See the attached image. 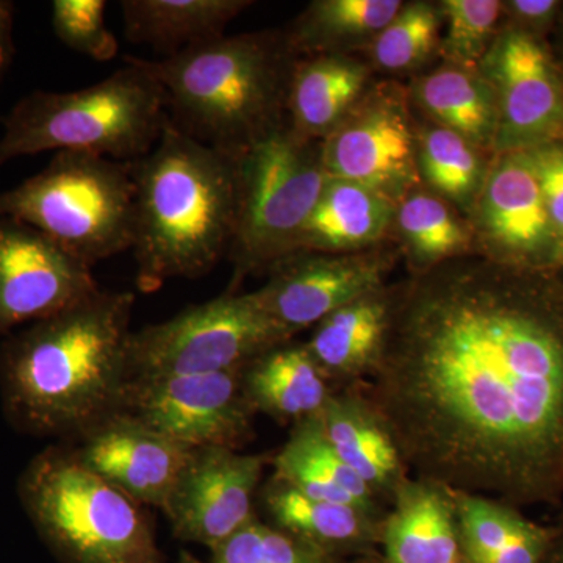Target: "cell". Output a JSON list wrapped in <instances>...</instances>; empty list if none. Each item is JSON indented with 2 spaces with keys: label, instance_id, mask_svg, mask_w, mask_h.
I'll list each match as a JSON object with an SVG mask.
<instances>
[{
  "label": "cell",
  "instance_id": "obj_33",
  "mask_svg": "<svg viewBox=\"0 0 563 563\" xmlns=\"http://www.w3.org/2000/svg\"><path fill=\"white\" fill-rule=\"evenodd\" d=\"M442 14L428 2L402 5L387 27L373 38L372 57L385 70L417 68L439 51Z\"/></svg>",
  "mask_w": 563,
  "mask_h": 563
},
{
  "label": "cell",
  "instance_id": "obj_14",
  "mask_svg": "<svg viewBox=\"0 0 563 563\" xmlns=\"http://www.w3.org/2000/svg\"><path fill=\"white\" fill-rule=\"evenodd\" d=\"M395 255L366 250L347 254L296 251L269 266L255 299L291 336L325 317L387 287Z\"/></svg>",
  "mask_w": 563,
  "mask_h": 563
},
{
  "label": "cell",
  "instance_id": "obj_21",
  "mask_svg": "<svg viewBox=\"0 0 563 563\" xmlns=\"http://www.w3.org/2000/svg\"><path fill=\"white\" fill-rule=\"evenodd\" d=\"M391 321V287L369 292L325 317L306 343L335 390L369 379Z\"/></svg>",
  "mask_w": 563,
  "mask_h": 563
},
{
  "label": "cell",
  "instance_id": "obj_41",
  "mask_svg": "<svg viewBox=\"0 0 563 563\" xmlns=\"http://www.w3.org/2000/svg\"><path fill=\"white\" fill-rule=\"evenodd\" d=\"M555 35H558V41H555V58H558V62L561 63V66L563 68V9L561 13V18H559L558 27H555L554 31Z\"/></svg>",
  "mask_w": 563,
  "mask_h": 563
},
{
  "label": "cell",
  "instance_id": "obj_23",
  "mask_svg": "<svg viewBox=\"0 0 563 563\" xmlns=\"http://www.w3.org/2000/svg\"><path fill=\"white\" fill-rule=\"evenodd\" d=\"M451 490V488H450ZM453 492L461 555L470 563H544L553 526L490 496Z\"/></svg>",
  "mask_w": 563,
  "mask_h": 563
},
{
  "label": "cell",
  "instance_id": "obj_13",
  "mask_svg": "<svg viewBox=\"0 0 563 563\" xmlns=\"http://www.w3.org/2000/svg\"><path fill=\"white\" fill-rule=\"evenodd\" d=\"M101 290L92 266L27 222L0 217V336Z\"/></svg>",
  "mask_w": 563,
  "mask_h": 563
},
{
  "label": "cell",
  "instance_id": "obj_35",
  "mask_svg": "<svg viewBox=\"0 0 563 563\" xmlns=\"http://www.w3.org/2000/svg\"><path fill=\"white\" fill-rule=\"evenodd\" d=\"M106 9V0H55L51 20L55 36L91 60H113L120 43L107 27Z\"/></svg>",
  "mask_w": 563,
  "mask_h": 563
},
{
  "label": "cell",
  "instance_id": "obj_18",
  "mask_svg": "<svg viewBox=\"0 0 563 563\" xmlns=\"http://www.w3.org/2000/svg\"><path fill=\"white\" fill-rule=\"evenodd\" d=\"M314 418L332 450L385 507H390L410 470L361 385L333 391Z\"/></svg>",
  "mask_w": 563,
  "mask_h": 563
},
{
  "label": "cell",
  "instance_id": "obj_16",
  "mask_svg": "<svg viewBox=\"0 0 563 563\" xmlns=\"http://www.w3.org/2000/svg\"><path fill=\"white\" fill-rule=\"evenodd\" d=\"M321 154L329 176L372 188L395 203L420 179L417 136L401 96L395 92L361 99L321 141Z\"/></svg>",
  "mask_w": 563,
  "mask_h": 563
},
{
  "label": "cell",
  "instance_id": "obj_42",
  "mask_svg": "<svg viewBox=\"0 0 563 563\" xmlns=\"http://www.w3.org/2000/svg\"><path fill=\"white\" fill-rule=\"evenodd\" d=\"M177 563H207V562H202V561H199L198 558H196L195 554H191L190 551H180V554H179V561H177Z\"/></svg>",
  "mask_w": 563,
  "mask_h": 563
},
{
  "label": "cell",
  "instance_id": "obj_40",
  "mask_svg": "<svg viewBox=\"0 0 563 563\" xmlns=\"http://www.w3.org/2000/svg\"><path fill=\"white\" fill-rule=\"evenodd\" d=\"M342 563H387L384 561L380 551H374V553L354 555V558L346 559Z\"/></svg>",
  "mask_w": 563,
  "mask_h": 563
},
{
  "label": "cell",
  "instance_id": "obj_32",
  "mask_svg": "<svg viewBox=\"0 0 563 563\" xmlns=\"http://www.w3.org/2000/svg\"><path fill=\"white\" fill-rule=\"evenodd\" d=\"M444 33L439 51L448 65L479 69L481 62L501 31L503 2L444 0L439 7Z\"/></svg>",
  "mask_w": 563,
  "mask_h": 563
},
{
  "label": "cell",
  "instance_id": "obj_34",
  "mask_svg": "<svg viewBox=\"0 0 563 563\" xmlns=\"http://www.w3.org/2000/svg\"><path fill=\"white\" fill-rule=\"evenodd\" d=\"M312 543L265 523L252 521L232 539L211 551L210 563H342Z\"/></svg>",
  "mask_w": 563,
  "mask_h": 563
},
{
  "label": "cell",
  "instance_id": "obj_25",
  "mask_svg": "<svg viewBox=\"0 0 563 563\" xmlns=\"http://www.w3.org/2000/svg\"><path fill=\"white\" fill-rule=\"evenodd\" d=\"M272 463L273 476L303 495L357 507L377 517L388 512V507L332 450L314 417L291 426L287 443Z\"/></svg>",
  "mask_w": 563,
  "mask_h": 563
},
{
  "label": "cell",
  "instance_id": "obj_8",
  "mask_svg": "<svg viewBox=\"0 0 563 563\" xmlns=\"http://www.w3.org/2000/svg\"><path fill=\"white\" fill-rule=\"evenodd\" d=\"M236 222L228 255L236 280L295 252L296 240L328 185L320 141L298 135L288 121L235 157ZM231 290V291H232Z\"/></svg>",
  "mask_w": 563,
  "mask_h": 563
},
{
  "label": "cell",
  "instance_id": "obj_27",
  "mask_svg": "<svg viewBox=\"0 0 563 563\" xmlns=\"http://www.w3.org/2000/svg\"><path fill=\"white\" fill-rule=\"evenodd\" d=\"M125 36L166 55L220 38L247 0H124Z\"/></svg>",
  "mask_w": 563,
  "mask_h": 563
},
{
  "label": "cell",
  "instance_id": "obj_24",
  "mask_svg": "<svg viewBox=\"0 0 563 563\" xmlns=\"http://www.w3.org/2000/svg\"><path fill=\"white\" fill-rule=\"evenodd\" d=\"M398 203L355 181L331 177L306 222L296 251L347 254L372 250L388 232Z\"/></svg>",
  "mask_w": 563,
  "mask_h": 563
},
{
  "label": "cell",
  "instance_id": "obj_29",
  "mask_svg": "<svg viewBox=\"0 0 563 563\" xmlns=\"http://www.w3.org/2000/svg\"><path fill=\"white\" fill-rule=\"evenodd\" d=\"M396 225L415 273L470 255L472 225L462 222L440 196L413 190L396 207Z\"/></svg>",
  "mask_w": 563,
  "mask_h": 563
},
{
  "label": "cell",
  "instance_id": "obj_4",
  "mask_svg": "<svg viewBox=\"0 0 563 563\" xmlns=\"http://www.w3.org/2000/svg\"><path fill=\"white\" fill-rule=\"evenodd\" d=\"M296 55L288 35L251 33L139 60L165 91L174 128L235 158L287 120Z\"/></svg>",
  "mask_w": 563,
  "mask_h": 563
},
{
  "label": "cell",
  "instance_id": "obj_9",
  "mask_svg": "<svg viewBox=\"0 0 563 563\" xmlns=\"http://www.w3.org/2000/svg\"><path fill=\"white\" fill-rule=\"evenodd\" d=\"M291 339L262 309L254 292L229 291L213 301L187 307L172 320L133 332L129 377L231 372Z\"/></svg>",
  "mask_w": 563,
  "mask_h": 563
},
{
  "label": "cell",
  "instance_id": "obj_36",
  "mask_svg": "<svg viewBox=\"0 0 563 563\" xmlns=\"http://www.w3.org/2000/svg\"><path fill=\"white\" fill-rule=\"evenodd\" d=\"M526 152L539 179L563 261V143L542 144Z\"/></svg>",
  "mask_w": 563,
  "mask_h": 563
},
{
  "label": "cell",
  "instance_id": "obj_6",
  "mask_svg": "<svg viewBox=\"0 0 563 563\" xmlns=\"http://www.w3.org/2000/svg\"><path fill=\"white\" fill-rule=\"evenodd\" d=\"M22 509L62 563H169L143 507L55 444L18 483Z\"/></svg>",
  "mask_w": 563,
  "mask_h": 563
},
{
  "label": "cell",
  "instance_id": "obj_5",
  "mask_svg": "<svg viewBox=\"0 0 563 563\" xmlns=\"http://www.w3.org/2000/svg\"><path fill=\"white\" fill-rule=\"evenodd\" d=\"M168 124L165 91L136 57L76 91H33L3 118L0 166L43 152H84L131 163Z\"/></svg>",
  "mask_w": 563,
  "mask_h": 563
},
{
  "label": "cell",
  "instance_id": "obj_30",
  "mask_svg": "<svg viewBox=\"0 0 563 563\" xmlns=\"http://www.w3.org/2000/svg\"><path fill=\"white\" fill-rule=\"evenodd\" d=\"M402 5L399 0H317L296 21L288 38L296 54H329L352 40L374 38Z\"/></svg>",
  "mask_w": 563,
  "mask_h": 563
},
{
  "label": "cell",
  "instance_id": "obj_43",
  "mask_svg": "<svg viewBox=\"0 0 563 563\" xmlns=\"http://www.w3.org/2000/svg\"><path fill=\"white\" fill-rule=\"evenodd\" d=\"M453 563H470V562H466L465 559L462 558H459L457 561H454Z\"/></svg>",
  "mask_w": 563,
  "mask_h": 563
},
{
  "label": "cell",
  "instance_id": "obj_31",
  "mask_svg": "<svg viewBox=\"0 0 563 563\" xmlns=\"http://www.w3.org/2000/svg\"><path fill=\"white\" fill-rule=\"evenodd\" d=\"M468 140L432 125L417 136L418 173L444 201L472 211L490 162Z\"/></svg>",
  "mask_w": 563,
  "mask_h": 563
},
{
  "label": "cell",
  "instance_id": "obj_22",
  "mask_svg": "<svg viewBox=\"0 0 563 563\" xmlns=\"http://www.w3.org/2000/svg\"><path fill=\"white\" fill-rule=\"evenodd\" d=\"M243 387L255 413L279 422L310 420L335 388L306 343H282L243 366Z\"/></svg>",
  "mask_w": 563,
  "mask_h": 563
},
{
  "label": "cell",
  "instance_id": "obj_10",
  "mask_svg": "<svg viewBox=\"0 0 563 563\" xmlns=\"http://www.w3.org/2000/svg\"><path fill=\"white\" fill-rule=\"evenodd\" d=\"M242 373L236 368L132 379L120 410L187 450L239 451L250 442L257 415L244 393Z\"/></svg>",
  "mask_w": 563,
  "mask_h": 563
},
{
  "label": "cell",
  "instance_id": "obj_11",
  "mask_svg": "<svg viewBox=\"0 0 563 563\" xmlns=\"http://www.w3.org/2000/svg\"><path fill=\"white\" fill-rule=\"evenodd\" d=\"M479 70L498 103L493 155L563 143V69L547 41L504 24Z\"/></svg>",
  "mask_w": 563,
  "mask_h": 563
},
{
  "label": "cell",
  "instance_id": "obj_39",
  "mask_svg": "<svg viewBox=\"0 0 563 563\" xmlns=\"http://www.w3.org/2000/svg\"><path fill=\"white\" fill-rule=\"evenodd\" d=\"M551 526H553V537H551L550 550L544 563H563V510Z\"/></svg>",
  "mask_w": 563,
  "mask_h": 563
},
{
  "label": "cell",
  "instance_id": "obj_7",
  "mask_svg": "<svg viewBox=\"0 0 563 563\" xmlns=\"http://www.w3.org/2000/svg\"><path fill=\"white\" fill-rule=\"evenodd\" d=\"M133 198L129 163L57 152L35 176L0 191V217L27 222L95 266L131 250Z\"/></svg>",
  "mask_w": 563,
  "mask_h": 563
},
{
  "label": "cell",
  "instance_id": "obj_37",
  "mask_svg": "<svg viewBox=\"0 0 563 563\" xmlns=\"http://www.w3.org/2000/svg\"><path fill=\"white\" fill-rule=\"evenodd\" d=\"M563 2L559 0H509L503 2L506 24L528 33L533 38L547 41L558 27Z\"/></svg>",
  "mask_w": 563,
  "mask_h": 563
},
{
  "label": "cell",
  "instance_id": "obj_2",
  "mask_svg": "<svg viewBox=\"0 0 563 563\" xmlns=\"http://www.w3.org/2000/svg\"><path fill=\"white\" fill-rule=\"evenodd\" d=\"M132 291L99 290L11 333L0 347V398L14 429L80 439L120 412L129 380Z\"/></svg>",
  "mask_w": 563,
  "mask_h": 563
},
{
  "label": "cell",
  "instance_id": "obj_19",
  "mask_svg": "<svg viewBox=\"0 0 563 563\" xmlns=\"http://www.w3.org/2000/svg\"><path fill=\"white\" fill-rule=\"evenodd\" d=\"M258 504L268 523L292 533L339 559L380 551L385 517L312 498L269 477L258 490Z\"/></svg>",
  "mask_w": 563,
  "mask_h": 563
},
{
  "label": "cell",
  "instance_id": "obj_1",
  "mask_svg": "<svg viewBox=\"0 0 563 563\" xmlns=\"http://www.w3.org/2000/svg\"><path fill=\"white\" fill-rule=\"evenodd\" d=\"M363 393L415 477L512 506L563 503V269L463 255L391 287Z\"/></svg>",
  "mask_w": 563,
  "mask_h": 563
},
{
  "label": "cell",
  "instance_id": "obj_12",
  "mask_svg": "<svg viewBox=\"0 0 563 563\" xmlns=\"http://www.w3.org/2000/svg\"><path fill=\"white\" fill-rule=\"evenodd\" d=\"M470 213L481 257L533 272L563 269L561 246L528 152L493 155Z\"/></svg>",
  "mask_w": 563,
  "mask_h": 563
},
{
  "label": "cell",
  "instance_id": "obj_20",
  "mask_svg": "<svg viewBox=\"0 0 563 563\" xmlns=\"http://www.w3.org/2000/svg\"><path fill=\"white\" fill-rule=\"evenodd\" d=\"M387 563H453L461 558L453 492L407 477L388 507L380 537Z\"/></svg>",
  "mask_w": 563,
  "mask_h": 563
},
{
  "label": "cell",
  "instance_id": "obj_15",
  "mask_svg": "<svg viewBox=\"0 0 563 563\" xmlns=\"http://www.w3.org/2000/svg\"><path fill=\"white\" fill-rule=\"evenodd\" d=\"M266 455L225 448L192 451L163 514L181 542L217 550L252 521Z\"/></svg>",
  "mask_w": 563,
  "mask_h": 563
},
{
  "label": "cell",
  "instance_id": "obj_26",
  "mask_svg": "<svg viewBox=\"0 0 563 563\" xmlns=\"http://www.w3.org/2000/svg\"><path fill=\"white\" fill-rule=\"evenodd\" d=\"M368 69L340 55L296 62L288 91V124L303 139L322 141L362 99Z\"/></svg>",
  "mask_w": 563,
  "mask_h": 563
},
{
  "label": "cell",
  "instance_id": "obj_38",
  "mask_svg": "<svg viewBox=\"0 0 563 563\" xmlns=\"http://www.w3.org/2000/svg\"><path fill=\"white\" fill-rule=\"evenodd\" d=\"M14 3L0 0V79L5 76L14 57Z\"/></svg>",
  "mask_w": 563,
  "mask_h": 563
},
{
  "label": "cell",
  "instance_id": "obj_28",
  "mask_svg": "<svg viewBox=\"0 0 563 563\" xmlns=\"http://www.w3.org/2000/svg\"><path fill=\"white\" fill-rule=\"evenodd\" d=\"M415 98L440 128L450 129L493 155L498 132V103L479 69L444 65L421 77Z\"/></svg>",
  "mask_w": 563,
  "mask_h": 563
},
{
  "label": "cell",
  "instance_id": "obj_17",
  "mask_svg": "<svg viewBox=\"0 0 563 563\" xmlns=\"http://www.w3.org/2000/svg\"><path fill=\"white\" fill-rule=\"evenodd\" d=\"M79 440L74 451L85 466L141 506L162 512L192 455L121 410L92 426Z\"/></svg>",
  "mask_w": 563,
  "mask_h": 563
},
{
  "label": "cell",
  "instance_id": "obj_3",
  "mask_svg": "<svg viewBox=\"0 0 563 563\" xmlns=\"http://www.w3.org/2000/svg\"><path fill=\"white\" fill-rule=\"evenodd\" d=\"M129 169L135 190L131 251L140 290L210 273L235 232V158L185 135L168 118L157 144Z\"/></svg>",
  "mask_w": 563,
  "mask_h": 563
},
{
  "label": "cell",
  "instance_id": "obj_44",
  "mask_svg": "<svg viewBox=\"0 0 563 563\" xmlns=\"http://www.w3.org/2000/svg\"><path fill=\"white\" fill-rule=\"evenodd\" d=\"M563 69V68H562Z\"/></svg>",
  "mask_w": 563,
  "mask_h": 563
}]
</instances>
